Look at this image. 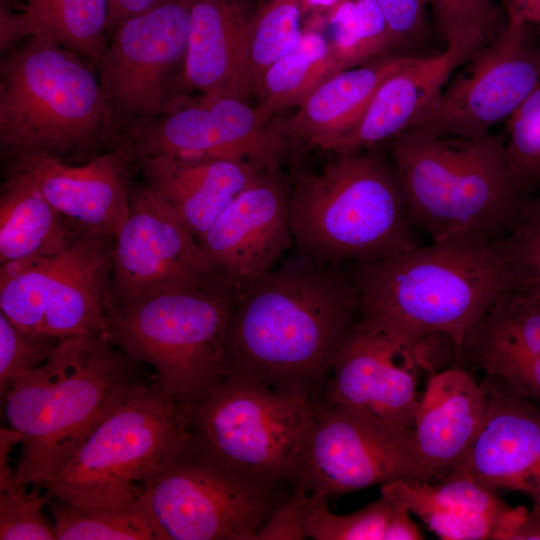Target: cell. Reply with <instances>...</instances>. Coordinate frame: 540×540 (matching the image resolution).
I'll return each mask as SVG.
<instances>
[{"label": "cell", "instance_id": "1", "mask_svg": "<svg viewBox=\"0 0 540 540\" xmlns=\"http://www.w3.org/2000/svg\"><path fill=\"white\" fill-rule=\"evenodd\" d=\"M358 311L353 278L301 254L238 294L223 376L320 399Z\"/></svg>", "mask_w": 540, "mask_h": 540}, {"label": "cell", "instance_id": "2", "mask_svg": "<svg viewBox=\"0 0 540 540\" xmlns=\"http://www.w3.org/2000/svg\"><path fill=\"white\" fill-rule=\"evenodd\" d=\"M360 318L386 328L420 354L425 341L448 338L456 353L467 334L511 289L495 240L460 234L356 265Z\"/></svg>", "mask_w": 540, "mask_h": 540}, {"label": "cell", "instance_id": "3", "mask_svg": "<svg viewBox=\"0 0 540 540\" xmlns=\"http://www.w3.org/2000/svg\"><path fill=\"white\" fill-rule=\"evenodd\" d=\"M139 364L103 336L63 338L2 405L21 435L17 485L44 487L111 413L144 389Z\"/></svg>", "mask_w": 540, "mask_h": 540}, {"label": "cell", "instance_id": "4", "mask_svg": "<svg viewBox=\"0 0 540 540\" xmlns=\"http://www.w3.org/2000/svg\"><path fill=\"white\" fill-rule=\"evenodd\" d=\"M333 152L319 173L292 172L290 228L301 254L361 265L418 246L392 159L373 147Z\"/></svg>", "mask_w": 540, "mask_h": 540}, {"label": "cell", "instance_id": "5", "mask_svg": "<svg viewBox=\"0 0 540 540\" xmlns=\"http://www.w3.org/2000/svg\"><path fill=\"white\" fill-rule=\"evenodd\" d=\"M0 65V147L7 161L68 159L114 141L96 68L61 45L29 36Z\"/></svg>", "mask_w": 540, "mask_h": 540}, {"label": "cell", "instance_id": "6", "mask_svg": "<svg viewBox=\"0 0 540 540\" xmlns=\"http://www.w3.org/2000/svg\"><path fill=\"white\" fill-rule=\"evenodd\" d=\"M502 134L433 136L406 130L391 140V159L414 228L440 241L460 234L497 240L524 195L515 186Z\"/></svg>", "mask_w": 540, "mask_h": 540}, {"label": "cell", "instance_id": "7", "mask_svg": "<svg viewBox=\"0 0 540 540\" xmlns=\"http://www.w3.org/2000/svg\"><path fill=\"white\" fill-rule=\"evenodd\" d=\"M238 293L222 277L110 304L106 338L156 379L190 418L223 376L224 340Z\"/></svg>", "mask_w": 540, "mask_h": 540}, {"label": "cell", "instance_id": "8", "mask_svg": "<svg viewBox=\"0 0 540 540\" xmlns=\"http://www.w3.org/2000/svg\"><path fill=\"white\" fill-rule=\"evenodd\" d=\"M319 399L222 378L193 407L192 440L251 478L298 487Z\"/></svg>", "mask_w": 540, "mask_h": 540}, {"label": "cell", "instance_id": "9", "mask_svg": "<svg viewBox=\"0 0 540 540\" xmlns=\"http://www.w3.org/2000/svg\"><path fill=\"white\" fill-rule=\"evenodd\" d=\"M188 425L156 379L99 424L44 488L76 506H131L185 440Z\"/></svg>", "mask_w": 540, "mask_h": 540}, {"label": "cell", "instance_id": "10", "mask_svg": "<svg viewBox=\"0 0 540 540\" xmlns=\"http://www.w3.org/2000/svg\"><path fill=\"white\" fill-rule=\"evenodd\" d=\"M295 490L234 471L188 433L145 482L136 504L161 540H255L273 510Z\"/></svg>", "mask_w": 540, "mask_h": 540}, {"label": "cell", "instance_id": "11", "mask_svg": "<svg viewBox=\"0 0 540 540\" xmlns=\"http://www.w3.org/2000/svg\"><path fill=\"white\" fill-rule=\"evenodd\" d=\"M114 239L76 229L50 251L1 264V312L25 330L106 338Z\"/></svg>", "mask_w": 540, "mask_h": 540}, {"label": "cell", "instance_id": "12", "mask_svg": "<svg viewBox=\"0 0 540 540\" xmlns=\"http://www.w3.org/2000/svg\"><path fill=\"white\" fill-rule=\"evenodd\" d=\"M190 6L191 0H162L110 35L96 71L116 144L179 101L176 69L184 67Z\"/></svg>", "mask_w": 540, "mask_h": 540}, {"label": "cell", "instance_id": "13", "mask_svg": "<svg viewBox=\"0 0 540 540\" xmlns=\"http://www.w3.org/2000/svg\"><path fill=\"white\" fill-rule=\"evenodd\" d=\"M400 479L426 480L413 429L319 399L297 489L328 500Z\"/></svg>", "mask_w": 540, "mask_h": 540}, {"label": "cell", "instance_id": "14", "mask_svg": "<svg viewBox=\"0 0 540 540\" xmlns=\"http://www.w3.org/2000/svg\"><path fill=\"white\" fill-rule=\"evenodd\" d=\"M471 60L411 130L433 136L484 137L540 83V46L528 24L507 21Z\"/></svg>", "mask_w": 540, "mask_h": 540}, {"label": "cell", "instance_id": "15", "mask_svg": "<svg viewBox=\"0 0 540 540\" xmlns=\"http://www.w3.org/2000/svg\"><path fill=\"white\" fill-rule=\"evenodd\" d=\"M139 164L156 155L206 156L249 161L278 170L294 149L246 100L187 96L169 111L129 129L119 140ZM118 142V143H119Z\"/></svg>", "mask_w": 540, "mask_h": 540}, {"label": "cell", "instance_id": "16", "mask_svg": "<svg viewBox=\"0 0 540 540\" xmlns=\"http://www.w3.org/2000/svg\"><path fill=\"white\" fill-rule=\"evenodd\" d=\"M217 277L176 215L144 185L131 189L129 212L113 243L110 304Z\"/></svg>", "mask_w": 540, "mask_h": 540}, {"label": "cell", "instance_id": "17", "mask_svg": "<svg viewBox=\"0 0 540 540\" xmlns=\"http://www.w3.org/2000/svg\"><path fill=\"white\" fill-rule=\"evenodd\" d=\"M419 359V353L398 336L359 317L334 359L320 400L413 429L419 405L415 376Z\"/></svg>", "mask_w": 540, "mask_h": 540}, {"label": "cell", "instance_id": "18", "mask_svg": "<svg viewBox=\"0 0 540 540\" xmlns=\"http://www.w3.org/2000/svg\"><path fill=\"white\" fill-rule=\"evenodd\" d=\"M290 195L280 170H265L197 240L215 271L238 294L270 271L290 247Z\"/></svg>", "mask_w": 540, "mask_h": 540}, {"label": "cell", "instance_id": "19", "mask_svg": "<svg viewBox=\"0 0 540 540\" xmlns=\"http://www.w3.org/2000/svg\"><path fill=\"white\" fill-rule=\"evenodd\" d=\"M7 162L6 171L28 178L70 224L116 237L129 212L134 164L124 142L80 165L42 154Z\"/></svg>", "mask_w": 540, "mask_h": 540}, {"label": "cell", "instance_id": "20", "mask_svg": "<svg viewBox=\"0 0 540 540\" xmlns=\"http://www.w3.org/2000/svg\"><path fill=\"white\" fill-rule=\"evenodd\" d=\"M481 385L487 399L484 424L448 475L467 477L497 492H521L540 504V405L486 376Z\"/></svg>", "mask_w": 540, "mask_h": 540}, {"label": "cell", "instance_id": "21", "mask_svg": "<svg viewBox=\"0 0 540 540\" xmlns=\"http://www.w3.org/2000/svg\"><path fill=\"white\" fill-rule=\"evenodd\" d=\"M457 366L479 369L507 392L540 405V305L503 293L455 353Z\"/></svg>", "mask_w": 540, "mask_h": 540}, {"label": "cell", "instance_id": "22", "mask_svg": "<svg viewBox=\"0 0 540 540\" xmlns=\"http://www.w3.org/2000/svg\"><path fill=\"white\" fill-rule=\"evenodd\" d=\"M380 494L417 515L443 540H512L528 510L512 507L497 491L457 475L400 479L382 485Z\"/></svg>", "mask_w": 540, "mask_h": 540}, {"label": "cell", "instance_id": "23", "mask_svg": "<svg viewBox=\"0 0 540 540\" xmlns=\"http://www.w3.org/2000/svg\"><path fill=\"white\" fill-rule=\"evenodd\" d=\"M487 42L471 36L436 54H412L382 81L357 125L331 151L371 148L412 128L437 100L455 69Z\"/></svg>", "mask_w": 540, "mask_h": 540}, {"label": "cell", "instance_id": "24", "mask_svg": "<svg viewBox=\"0 0 540 540\" xmlns=\"http://www.w3.org/2000/svg\"><path fill=\"white\" fill-rule=\"evenodd\" d=\"M143 185L198 240L221 212L266 169L242 160L156 155L139 163Z\"/></svg>", "mask_w": 540, "mask_h": 540}, {"label": "cell", "instance_id": "25", "mask_svg": "<svg viewBox=\"0 0 540 540\" xmlns=\"http://www.w3.org/2000/svg\"><path fill=\"white\" fill-rule=\"evenodd\" d=\"M486 413L484 389L469 371L454 367L429 378L413 427L426 480L446 477L464 459Z\"/></svg>", "mask_w": 540, "mask_h": 540}, {"label": "cell", "instance_id": "26", "mask_svg": "<svg viewBox=\"0 0 540 540\" xmlns=\"http://www.w3.org/2000/svg\"><path fill=\"white\" fill-rule=\"evenodd\" d=\"M248 0H191L181 83L203 95L246 100L243 62Z\"/></svg>", "mask_w": 540, "mask_h": 540}, {"label": "cell", "instance_id": "27", "mask_svg": "<svg viewBox=\"0 0 540 540\" xmlns=\"http://www.w3.org/2000/svg\"><path fill=\"white\" fill-rule=\"evenodd\" d=\"M412 54L390 52L323 82L287 119L271 124L290 142L332 150L359 122L382 81Z\"/></svg>", "mask_w": 540, "mask_h": 540}, {"label": "cell", "instance_id": "28", "mask_svg": "<svg viewBox=\"0 0 540 540\" xmlns=\"http://www.w3.org/2000/svg\"><path fill=\"white\" fill-rule=\"evenodd\" d=\"M107 0H27L21 13L1 3L0 47L40 36L78 54L96 68L107 48Z\"/></svg>", "mask_w": 540, "mask_h": 540}, {"label": "cell", "instance_id": "29", "mask_svg": "<svg viewBox=\"0 0 540 540\" xmlns=\"http://www.w3.org/2000/svg\"><path fill=\"white\" fill-rule=\"evenodd\" d=\"M76 229L28 178L6 171L0 195L1 264L50 251Z\"/></svg>", "mask_w": 540, "mask_h": 540}, {"label": "cell", "instance_id": "30", "mask_svg": "<svg viewBox=\"0 0 540 540\" xmlns=\"http://www.w3.org/2000/svg\"><path fill=\"white\" fill-rule=\"evenodd\" d=\"M342 71L322 32L305 29L297 46L264 73L254 107L263 123L288 107H300L328 78Z\"/></svg>", "mask_w": 540, "mask_h": 540}, {"label": "cell", "instance_id": "31", "mask_svg": "<svg viewBox=\"0 0 540 540\" xmlns=\"http://www.w3.org/2000/svg\"><path fill=\"white\" fill-rule=\"evenodd\" d=\"M303 15V0H267L251 15L242 76L246 99L257 94L266 70L297 46Z\"/></svg>", "mask_w": 540, "mask_h": 540}, {"label": "cell", "instance_id": "32", "mask_svg": "<svg viewBox=\"0 0 540 540\" xmlns=\"http://www.w3.org/2000/svg\"><path fill=\"white\" fill-rule=\"evenodd\" d=\"M327 11L325 36L341 70L393 52L385 17L375 0H341Z\"/></svg>", "mask_w": 540, "mask_h": 540}, {"label": "cell", "instance_id": "33", "mask_svg": "<svg viewBox=\"0 0 540 540\" xmlns=\"http://www.w3.org/2000/svg\"><path fill=\"white\" fill-rule=\"evenodd\" d=\"M56 540H161L138 505L82 507L50 498Z\"/></svg>", "mask_w": 540, "mask_h": 540}, {"label": "cell", "instance_id": "34", "mask_svg": "<svg viewBox=\"0 0 540 540\" xmlns=\"http://www.w3.org/2000/svg\"><path fill=\"white\" fill-rule=\"evenodd\" d=\"M495 242L509 271L511 290L540 305V195L523 199Z\"/></svg>", "mask_w": 540, "mask_h": 540}, {"label": "cell", "instance_id": "35", "mask_svg": "<svg viewBox=\"0 0 540 540\" xmlns=\"http://www.w3.org/2000/svg\"><path fill=\"white\" fill-rule=\"evenodd\" d=\"M505 157L523 195L540 186V83L508 118Z\"/></svg>", "mask_w": 540, "mask_h": 540}, {"label": "cell", "instance_id": "36", "mask_svg": "<svg viewBox=\"0 0 540 540\" xmlns=\"http://www.w3.org/2000/svg\"><path fill=\"white\" fill-rule=\"evenodd\" d=\"M435 30L447 45L471 36L490 40L507 24L504 11L493 0H425Z\"/></svg>", "mask_w": 540, "mask_h": 540}, {"label": "cell", "instance_id": "37", "mask_svg": "<svg viewBox=\"0 0 540 540\" xmlns=\"http://www.w3.org/2000/svg\"><path fill=\"white\" fill-rule=\"evenodd\" d=\"M393 503L381 496L349 514L330 511L327 499L317 498L307 523V537L313 540H383Z\"/></svg>", "mask_w": 540, "mask_h": 540}, {"label": "cell", "instance_id": "38", "mask_svg": "<svg viewBox=\"0 0 540 540\" xmlns=\"http://www.w3.org/2000/svg\"><path fill=\"white\" fill-rule=\"evenodd\" d=\"M63 338L19 328L0 312V398L25 374L43 365Z\"/></svg>", "mask_w": 540, "mask_h": 540}, {"label": "cell", "instance_id": "39", "mask_svg": "<svg viewBox=\"0 0 540 540\" xmlns=\"http://www.w3.org/2000/svg\"><path fill=\"white\" fill-rule=\"evenodd\" d=\"M40 487L0 492L1 540H56L55 524L43 511L50 497L42 495Z\"/></svg>", "mask_w": 540, "mask_h": 540}, {"label": "cell", "instance_id": "40", "mask_svg": "<svg viewBox=\"0 0 540 540\" xmlns=\"http://www.w3.org/2000/svg\"><path fill=\"white\" fill-rule=\"evenodd\" d=\"M391 37L392 50L400 52L420 46L429 30L425 0H375Z\"/></svg>", "mask_w": 540, "mask_h": 540}, {"label": "cell", "instance_id": "41", "mask_svg": "<svg viewBox=\"0 0 540 540\" xmlns=\"http://www.w3.org/2000/svg\"><path fill=\"white\" fill-rule=\"evenodd\" d=\"M317 497L301 489L280 503L258 530L255 540H304Z\"/></svg>", "mask_w": 540, "mask_h": 540}, {"label": "cell", "instance_id": "42", "mask_svg": "<svg viewBox=\"0 0 540 540\" xmlns=\"http://www.w3.org/2000/svg\"><path fill=\"white\" fill-rule=\"evenodd\" d=\"M423 538L419 528L410 517V511L402 505L394 504L384 530L383 540H419Z\"/></svg>", "mask_w": 540, "mask_h": 540}, {"label": "cell", "instance_id": "43", "mask_svg": "<svg viewBox=\"0 0 540 540\" xmlns=\"http://www.w3.org/2000/svg\"><path fill=\"white\" fill-rule=\"evenodd\" d=\"M162 0H107V33L113 31L126 19L145 12Z\"/></svg>", "mask_w": 540, "mask_h": 540}, {"label": "cell", "instance_id": "44", "mask_svg": "<svg viewBox=\"0 0 540 540\" xmlns=\"http://www.w3.org/2000/svg\"><path fill=\"white\" fill-rule=\"evenodd\" d=\"M21 442V435L12 428L0 430V492L17 488L16 472L8 464L12 448ZM20 488V487H19Z\"/></svg>", "mask_w": 540, "mask_h": 540}, {"label": "cell", "instance_id": "45", "mask_svg": "<svg viewBox=\"0 0 540 540\" xmlns=\"http://www.w3.org/2000/svg\"><path fill=\"white\" fill-rule=\"evenodd\" d=\"M507 21L528 24L540 31V0H503Z\"/></svg>", "mask_w": 540, "mask_h": 540}, {"label": "cell", "instance_id": "46", "mask_svg": "<svg viewBox=\"0 0 540 540\" xmlns=\"http://www.w3.org/2000/svg\"><path fill=\"white\" fill-rule=\"evenodd\" d=\"M512 540H540V504L528 509L524 520L515 530Z\"/></svg>", "mask_w": 540, "mask_h": 540}, {"label": "cell", "instance_id": "47", "mask_svg": "<svg viewBox=\"0 0 540 540\" xmlns=\"http://www.w3.org/2000/svg\"><path fill=\"white\" fill-rule=\"evenodd\" d=\"M341 0H303V13L317 10H328Z\"/></svg>", "mask_w": 540, "mask_h": 540}, {"label": "cell", "instance_id": "48", "mask_svg": "<svg viewBox=\"0 0 540 540\" xmlns=\"http://www.w3.org/2000/svg\"><path fill=\"white\" fill-rule=\"evenodd\" d=\"M248 1L250 2L251 0H248ZM258 1L264 3V2H266L267 0H258Z\"/></svg>", "mask_w": 540, "mask_h": 540}, {"label": "cell", "instance_id": "49", "mask_svg": "<svg viewBox=\"0 0 540 540\" xmlns=\"http://www.w3.org/2000/svg\"><path fill=\"white\" fill-rule=\"evenodd\" d=\"M3 1V0H2ZM5 1H11V0H5Z\"/></svg>", "mask_w": 540, "mask_h": 540}]
</instances>
